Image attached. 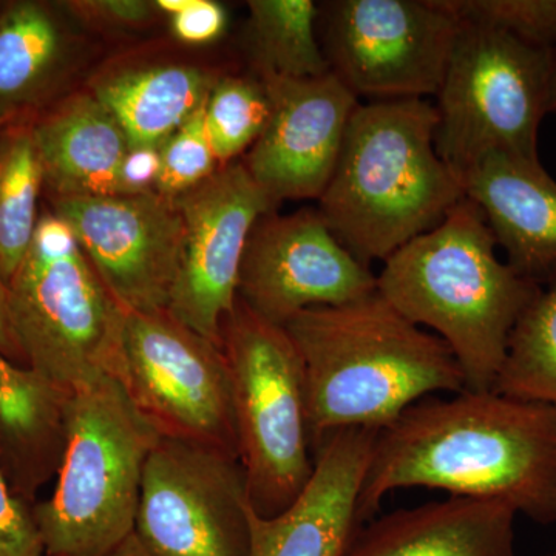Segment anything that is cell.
<instances>
[{"mask_svg":"<svg viewBox=\"0 0 556 556\" xmlns=\"http://www.w3.org/2000/svg\"><path fill=\"white\" fill-rule=\"evenodd\" d=\"M42 192V166L31 123L0 131V277L7 283L35 239Z\"/></svg>","mask_w":556,"mask_h":556,"instance_id":"24","label":"cell"},{"mask_svg":"<svg viewBox=\"0 0 556 556\" xmlns=\"http://www.w3.org/2000/svg\"><path fill=\"white\" fill-rule=\"evenodd\" d=\"M217 80L195 65H146L97 80L91 93L119 121L130 148H161L204 108Z\"/></svg>","mask_w":556,"mask_h":556,"instance_id":"21","label":"cell"},{"mask_svg":"<svg viewBox=\"0 0 556 556\" xmlns=\"http://www.w3.org/2000/svg\"><path fill=\"white\" fill-rule=\"evenodd\" d=\"M515 517L501 501L450 496L372 519L343 556H518Z\"/></svg>","mask_w":556,"mask_h":556,"instance_id":"18","label":"cell"},{"mask_svg":"<svg viewBox=\"0 0 556 556\" xmlns=\"http://www.w3.org/2000/svg\"><path fill=\"white\" fill-rule=\"evenodd\" d=\"M437 126V108L427 100L371 101L351 115L318 212L364 265L386 262L466 199L439 156Z\"/></svg>","mask_w":556,"mask_h":556,"instance_id":"3","label":"cell"},{"mask_svg":"<svg viewBox=\"0 0 556 556\" xmlns=\"http://www.w3.org/2000/svg\"><path fill=\"white\" fill-rule=\"evenodd\" d=\"M249 511L239 457L160 438L142 475L134 535L152 556H249Z\"/></svg>","mask_w":556,"mask_h":556,"instance_id":"11","label":"cell"},{"mask_svg":"<svg viewBox=\"0 0 556 556\" xmlns=\"http://www.w3.org/2000/svg\"><path fill=\"white\" fill-rule=\"evenodd\" d=\"M228 13L222 3L214 0H193L188 10L170 17L175 38L188 46H204L225 35Z\"/></svg>","mask_w":556,"mask_h":556,"instance_id":"31","label":"cell"},{"mask_svg":"<svg viewBox=\"0 0 556 556\" xmlns=\"http://www.w3.org/2000/svg\"><path fill=\"white\" fill-rule=\"evenodd\" d=\"M324 20L329 72L357 100L437 97L460 30L444 0H336Z\"/></svg>","mask_w":556,"mask_h":556,"instance_id":"10","label":"cell"},{"mask_svg":"<svg viewBox=\"0 0 556 556\" xmlns=\"http://www.w3.org/2000/svg\"><path fill=\"white\" fill-rule=\"evenodd\" d=\"M260 79L268 90L270 116L241 163L276 204L318 200L334 174L358 100L332 73L309 79Z\"/></svg>","mask_w":556,"mask_h":556,"instance_id":"15","label":"cell"},{"mask_svg":"<svg viewBox=\"0 0 556 556\" xmlns=\"http://www.w3.org/2000/svg\"><path fill=\"white\" fill-rule=\"evenodd\" d=\"M60 5L70 16L102 28L142 27L160 14L148 0H75Z\"/></svg>","mask_w":556,"mask_h":556,"instance_id":"30","label":"cell"},{"mask_svg":"<svg viewBox=\"0 0 556 556\" xmlns=\"http://www.w3.org/2000/svg\"><path fill=\"white\" fill-rule=\"evenodd\" d=\"M0 556H46L35 515L11 493L0 471Z\"/></svg>","mask_w":556,"mask_h":556,"instance_id":"29","label":"cell"},{"mask_svg":"<svg viewBox=\"0 0 556 556\" xmlns=\"http://www.w3.org/2000/svg\"><path fill=\"white\" fill-rule=\"evenodd\" d=\"M181 258L167 313L222 346V328L237 302L249 236L276 203L241 161L179 195Z\"/></svg>","mask_w":556,"mask_h":556,"instance_id":"12","label":"cell"},{"mask_svg":"<svg viewBox=\"0 0 556 556\" xmlns=\"http://www.w3.org/2000/svg\"><path fill=\"white\" fill-rule=\"evenodd\" d=\"M70 394L0 354V445L24 492L58 471Z\"/></svg>","mask_w":556,"mask_h":556,"instance_id":"22","label":"cell"},{"mask_svg":"<svg viewBox=\"0 0 556 556\" xmlns=\"http://www.w3.org/2000/svg\"><path fill=\"white\" fill-rule=\"evenodd\" d=\"M124 311H167L182 248L177 201L141 195L49 199Z\"/></svg>","mask_w":556,"mask_h":556,"instance_id":"14","label":"cell"},{"mask_svg":"<svg viewBox=\"0 0 556 556\" xmlns=\"http://www.w3.org/2000/svg\"><path fill=\"white\" fill-rule=\"evenodd\" d=\"M121 386L160 438L197 442L239 457L223 348L167 311H126Z\"/></svg>","mask_w":556,"mask_h":556,"instance_id":"9","label":"cell"},{"mask_svg":"<svg viewBox=\"0 0 556 556\" xmlns=\"http://www.w3.org/2000/svg\"><path fill=\"white\" fill-rule=\"evenodd\" d=\"M110 556H152L146 551L144 546L139 543L138 538L130 535L123 544Z\"/></svg>","mask_w":556,"mask_h":556,"instance_id":"34","label":"cell"},{"mask_svg":"<svg viewBox=\"0 0 556 556\" xmlns=\"http://www.w3.org/2000/svg\"><path fill=\"white\" fill-rule=\"evenodd\" d=\"M75 64V38L61 7L13 0L0 7V131L33 123L61 101Z\"/></svg>","mask_w":556,"mask_h":556,"instance_id":"20","label":"cell"},{"mask_svg":"<svg viewBox=\"0 0 556 556\" xmlns=\"http://www.w3.org/2000/svg\"><path fill=\"white\" fill-rule=\"evenodd\" d=\"M222 348L249 504L258 517H277L302 495L316 467L302 358L287 329L239 298L223 321Z\"/></svg>","mask_w":556,"mask_h":556,"instance_id":"7","label":"cell"},{"mask_svg":"<svg viewBox=\"0 0 556 556\" xmlns=\"http://www.w3.org/2000/svg\"><path fill=\"white\" fill-rule=\"evenodd\" d=\"M9 305L25 367L51 386L73 394L105 379L121 383L126 311L50 207L9 281Z\"/></svg>","mask_w":556,"mask_h":556,"instance_id":"6","label":"cell"},{"mask_svg":"<svg viewBox=\"0 0 556 556\" xmlns=\"http://www.w3.org/2000/svg\"><path fill=\"white\" fill-rule=\"evenodd\" d=\"M378 291V277L328 228L318 208L270 211L255 223L241 260L237 298L285 327L309 308L339 306Z\"/></svg>","mask_w":556,"mask_h":556,"instance_id":"13","label":"cell"},{"mask_svg":"<svg viewBox=\"0 0 556 556\" xmlns=\"http://www.w3.org/2000/svg\"><path fill=\"white\" fill-rule=\"evenodd\" d=\"M0 7H2V2H0Z\"/></svg>","mask_w":556,"mask_h":556,"instance_id":"36","label":"cell"},{"mask_svg":"<svg viewBox=\"0 0 556 556\" xmlns=\"http://www.w3.org/2000/svg\"><path fill=\"white\" fill-rule=\"evenodd\" d=\"M159 441L118 380L70 394L56 486L33 510L46 556H110L134 535L142 475Z\"/></svg>","mask_w":556,"mask_h":556,"instance_id":"5","label":"cell"},{"mask_svg":"<svg viewBox=\"0 0 556 556\" xmlns=\"http://www.w3.org/2000/svg\"><path fill=\"white\" fill-rule=\"evenodd\" d=\"M548 113H556V51H554V64H552L551 83H548Z\"/></svg>","mask_w":556,"mask_h":556,"instance_id":"35","label":"cell"},{"mask_svg":"<svg viewBox=\"0 0 556 556\" xmlns=\"http://www.w3.org/2000/svg\"><path fill=\"white\" fill-rule=\"evenodd\" d=\"M463 186L515 273L541 287L556 276V181L540 160L486 153Z\"/></svg>","mask_w":556,"mask_h":556,"instance_id":"17","label":"cell"},{"mask_svg":"<svg viewBox=\"0 0 556 556\" xmlns=\"http://www.w3.org/2000/svg\"><path fill=\"white\" fill-rule=\"evenodd\" d=\"M467 24L485 25L538 47L556 51V0H444Z\"/></svg>","mask_w":556,"mask_h":556,"instance_id":"27","label":"cell"},{"mask_svg":"<svg viewBox=\"0 0 556 556\" xmlns=\"http://www.w3.org/2000/svg\"><path fill=\"white\" fill-rule=\"evenodd\" d=\"M379 430L346 428L324 439L302 495L280 515L249 511V556H343L361 529L358 495Z\"/></svg>","mask_w":556,"mask_h":556,"instance_id":"16","label":"cell"},{"mask_svg":"<svg viewBox=\"0 0 556 556\" xmlns=\"http://www.w3.org/2000/svg\"><path fill=\"white\" fill-rule=\"evenodd\" d=\"M0 354L9 357L14 364L24 365L25 367L24 357H22L13 328H11L9 283L2 277H0Z\"/></svg>","mask_w":556,"mask_h":556,"instance_id":"33","label":"cell"},{"mask_svg":"<svg viewBox=\"0 0 556 556\" xmlns=\"http://www.w3.org/2000/svg\"><path fill=\"white\" fill-rule=\"evenodd\" d=\"M283 328L302 358L314 453L336 431H380L427 394L467 390L447 343L402 316L378 291L303 311Z\"/></svg>","mask_w":556,"mask_h":556,"instance_id":"2","label":"cell"},{"mask_svg":"<svg viewBox=\"0 0 556 556\" xmlns=\"http://www.w3.org/2000/svg\"><path fill=\"white\" fill-rule=\"evenodd\" d=\"M208 138L219 167L236 163L268 126L270 100L257 76L218 78L204 105Z\"/></svg>","mask_w":556,"mask_h":556,"instance_id":"26","label":"cell"},{"mask_svg":"<svg viewBox=\"0 0 556 556\" xmlns=\"http://www.w3.org/2000/svg\"><path fill=\"white\" fill-rule=\"evenodd\" d=\"M496 247L481 208L464 199L388 257L378 277L393 308L447 343L470 391L495 388L511 332L541 291L501 262Z\"/></svg>","mask_w":556,"mask_h":556,"instance_id":"4","label":"cell"},{"mask_svg":"<svg viewBox=\"0 0 556 556\" xmlns=\"http://www.w3.org/2000/svg\"><path fill=\"white\" fill-rule=\"evenodd\" d=\"M161 174V148H130L116 181V195L153 192Z\"/></svg>","mask_w":556,"mask_h":556,"instance_id":"32","label":"cell"},{"mask_svg":"<svg viewBox=\"0 0 556 556\" xmlns=\"http://www.w3.org/2000/svg\"><path fill=\"white\" fill-rule=\"evenodd\" d=\"M405 486L501 501L555 525V409L493 390L416 402L376 438L358 495L362 525Z\"/></svg>","mask_w":556,"mask_h":556,"instance_id":"1","label":"cell"},{"mask_svg":"<svg viewBox=\"0 0 556 556\" xmlns=\"http://www.w3.org/2000/svg\"><path fill=\"white\" fill-rule=\"evenodd\" d=\"M218 169L204 108H201L161 146V174L155 190L175 200L206 181Z\"/></svg>","mask_w":556,"mask_h":556,"instance_id":"28","label":"cell"},{"mask_svg":"<svg viewBox=\"0 0 556 556\" xmlns=\"http://www.w3.org/2000/svg\"><path fill=\"white\" fill-rule=\"evenodd\" d=\"M493 391L556 412V276L519 318Z\"/></svg>","mask_w":556,"mask_h":556,"instance_id":"25","label":"cell"},{"mask_svg":"<svg viewBox=\"0 0 556 556\" xmlns=\"http://www.w3.org/2000/svg\"><path fill=\"white\" fill-rule=\"evenodd\" d=\"M248 10L244 36L255 76L309 79L331 73L318 42L313 0H249Z\"/></svg>","mask_w":556,"mask_h":556,"instance_id":"23","label":"cell"},{"mask_svg":"<svg viewBox=\"0 0 556 556\" xmlns=\"http://www.w3.org/2000/svg\"><path fill=\"white\" fill-rule=\"evenodd\" d=\"M49 199L116 195L129 138L93 93L67 94L31 123Z\"/></svg>","mask_w":556,"mask_h":556,"instance_id":"19","label":"cell"},{"mask_svg":"<svg viewBox=\"0 0 556 556\" xmlns=\"http://www.w3.org/2000/svg\"><path fill=\"white\" fill-rule=\"evenodd\" d=\"M554 51L497 28L460 22L434 105V146L463 182L486 153L538 159Z\"/></svg>","mask_w":556,"mask_h":556,"instance_id":"8","label":"cell"}]
</instances>
